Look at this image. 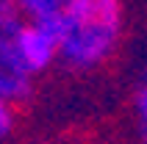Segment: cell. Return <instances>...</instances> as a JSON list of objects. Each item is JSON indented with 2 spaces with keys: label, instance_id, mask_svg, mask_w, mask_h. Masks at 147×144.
<instances>
[{
  "label": "cell",
  "instance_id": "3",
  "mask_svg": "<svg viewBox=\"0 0 147 144\" xmlns=\"http://www.w3.org/2000/svg\"><path fill=\"white\" fill-rule=\"evenodd\" d=\"M14 42H17V50L22 56L25 67L31 69V75H45L50 67L58 61V39L56 33L47 31L45 25L39 22H31V20H20L17 25V33H14Z\"/></svg>",
  "mask_w": 147,
  "mask_h": 144
},
{
  "label": "cell",
  "instance_id": "1",
  "mask_svg": "<svg viewBox=\"0 0 147 144\" xmlns=\"http://www.w3.org/2000/svg\"><path fill=\"white\" fill-rule=\"evenodd\" d=\"M122 0H69L58 25V61L75 72L97 69L122 36Z\"/></svg>",
  "mask_w": 147,
  "mask_h": 144
},
{
  "label": "cell",
  "instance_id": "7",
  "mask_svg": "<svg viewBox=\"0 0 147 144\" xmlns=\"http://www.w3.org/2000/svg\"><path fill=\"white\" fill-rule=\"evenodd\" d=\"M142 86H147V64H144V69H142Z\"/></svg>",
  "mask_w": 147,
  "mask_h": 144
},
{
  "label": "cell",
  "instance_id": "4",
  "mask_svg": "<svg viewBox=\"0 0 147 144\" xmlns=\"http://www.w3.org/2000/svg\"><path fill=\"white\" fill-rule=\"evenodd\" d=\"M133 111H136V133H139V141L147 144V86H139V92L133 97Z\"/></svg>",
  "mask_w": 147,
  "mask_h": 144
},
{
  "label": "cell",
  "instance_id": "6",
  "mask_svg": "<svg viewBox=\"0 0 147 144\" xmlns=\"http://www.w3.org/2000/svg\"><path fill=\"white\" fill-rule=\"evenodd\" d=\"M20 8H17V0H0V20H8V17H17Z\"/></svg>",
  "mask_w": 147,
  "mask_h": 144
},
{
  "label": "cell",
  "instance_id": "2",
  "mask_svg": "<svg viewBox=\"0 0 147 144\" xmlns=\"http://www.w3.org/2000/svg\"><path fill=\"white\" fill-rule=\"evenodd\" d=\"M22 14L0 20V94L8 97L11 103H20L33 92V75L25 67L20 50H17L14 33Z\"/></svg>",
  "mask_w": 147,
  "mask_h": 144
},
{
  "label": "cell",
  "instance_id": "5",
  "mask_svg": "<svg viewBox=\"0 0 147 144\" xmlns=\"http://www.w3.org/2000/svg\"><path fill=\"white\" fill-rule=\"evenodd\" d=\"M14 122H17V114H14V103L8 97L0 94V141H6L14 130Z\"/></svg>",
  "mask_w": 147,
  "mask_h": 144
}]
</instances>
